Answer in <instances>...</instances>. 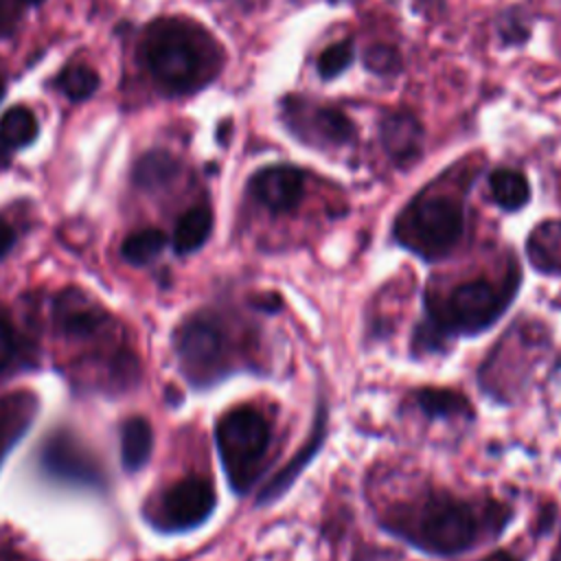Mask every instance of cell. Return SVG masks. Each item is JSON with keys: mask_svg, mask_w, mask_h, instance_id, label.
Here are the masks:
<instances>
[{"mask_svg": "<svg viewBox=\"0 0 561 561\" xmlns=\"http://www.w3.org/2000/svg\"><path fill=\"white\" fill-rule=\"evenodd\" d=\"M145 61L162 88L191 92L217 70V48L195 24L178 18L156 20L142 39Z\"/></svg>", "mask_w": 561, "mask_h": 561, "instance_id": "obj_1", "label": "cell"}, {"mask_svg": "<svg viewBox=\"0 0 561 561\" xmlns=\"http://www.w3.org/2000/svg\"><path fill=\"white\" fill-rule=\"evenodd\" d=\"M392 519V530L432 554L465 552L480 537L476 511L449 493H432L410 515Z\"/></svg>", "mask_w": 561, "mask_h": 561, "instance_id": "obj_2", "label": "cell"}, {"mask_svg": "<svg viewBox=\"0 0 561 561\" xmlns=\"http://www.w3.org/2000/svg\"><path fill=\"white\" fill-rule=\"evenodd\" d=\"M465 228L458 199L423 193L414 197L394 221V239L410 252L436 261L454 250Z\"/></svg>", "mask_w": 561, "mask_h": 561, "instance_id": "obj_3", "label": "cell"}, {"mask_svg": "<svg viewBox=\"0 0 561 561\" xmlns=\"http://www.w3.org/2000/svg\"><path fill=\"white\" fill-rule=\"evenodd\" d=\"M513 291L515 283L497 287L484 278H476L458 285L443 300L427 298V324L432 331L427 335V344L430 340L436 342L451 333L473 335L489 329L506 309Z\"/></svg>", "mask_w": 561, "mask_h": 561, "instance_id": "obj_4", "label": "cell"}, {"mask_svg": "<svg viewBox=\"0 0 561 561\" xmlns=\"http://www.w3.org/2000/svg\"><path fill=\"white\" fill-rule=\"evenodd\" d=\"M217 451L230 486L245 493L261 471L270 445V423L252 405L228 410L215 430Z\"/></svg>", "mask_w": 561, "mask_h": 561, "instance_id": "obj_5", "label": "cell"}, {"mask_svg": "<svg viewBox=\"0 0 561 561\" xmlns=\"http://www.w3.org/2000/svg\"><path fill=\"white\" fill-rule=\"evenodd\" d=\"M175 355L193 386H208L226 370V335L219 320L206 311L193 313L175 331Z\"/></svg>", "mask_w": 561, "mask_h": 561, "instance_id": "obj_6", "label": "cell"}, {"mask_svg": "<svg viewBox=\"0 0 561 561\" xmlns=\"http://www.w3.org/2000/svg\"><path fill=\"white\" fill-rule=\"evenodd\" d=\"M213 508V482L202 476H188L164 489L153 506L147 508V517L164 533H184L206 522Z\"/></svg>", "mask_w": 561, "mask_h": 561, "instance_id": "obj_7", "label": "cell"}, {"mask_svg": "<svg viewBox=\"0 0 561 561\" xmlns=\"http://www.w3.org/2000/svg\"><path fill=\"white\" fill-rule=\"evenodd\" d=\"M53 324L61 337L77 344H92L103 348L116 342V322L112 316L79 289H64L53 302Z\"/></svg>", "mask_w": 561, "mask_h": 561, "instance_id": "obj_8", "label": "cell"}, {"mask_svg": "<svg viewBox=\"0 0 561 561\" xmlns=\"http://www.w3.org/2000/svg\"><path fill=\"white\" fill-rule=\"evenodd\" d=\"M39 467L53 482L83 489H101L105 482L96 456L70 432H55L42 443Z\"/></svg>", "mask_w": 561, "mask_h": 561, "instance_id": "obj_9", "label": "cell"}, {"mask_svg": "<svg viewBox=\"0 0 561 561\" xmlns=\"http://www.w3.org/2000/svg\"><path fill=\"white\" fill-rule=\"evenodd\" d=\"M250 195L270 213L294 210L305 193V173L289 164H272L259 169L250 178Z\"/></svg>", "mask_w": 561, "mask_h": 561, "instance_id": "obj_10", "label": "cell"}, {"mask_svg": "<svg viewBox=\"0 0 561 561\" xmlns=\"http://www.w3.org/2000/svg\"><path fill=\"white\" fill-rule=\"evenodd\" d=\"M379 138L394 164L408 167L423 151V127L410 112H390L379 123Z\"/></svg>", "mask_w": 561, "mask_h": 561, "instance_id": "obj_11", "label": "cell"}, {"mask_svg": "<svg viewBox=\"0 0 561 561\" xmlns=\"http://www.w3.org/2000/svg\"><path fill=\"white\" fill-rule=\"evenodd\" d=\"M37 414V399L28 390L0 397V458L26 434Z\"/></svg>", "mask_w": 561, "mask_h": 561, "instance_id": "obj_12", "label": "cell"}, {"mask_svg": "<svg viewBox=\"0 0 561 561\" xmlns=\"http://www.w3.org/2000/svg\"><path fill=\"white\" fill-rule=\"evenodd\" d=\"M526 254L541 274H561V219H548L533 228L526 241Z\"/></svg>", "mask_w": 561, "mask_h": 561, "instance_id": "obj_13", "label": "cell"}, {"mask_svg": "<svg viewBox=\"0 0 561 561\" xmlns=\"http://www.w3.org/2000/svg\"><path fill=\"white\" fill-rule=\"evenodd\" d=\"M153 449V432L145 416H129L121 425V460L127 471H138L147 465Z\"/></svg>", "mask_w": 561, "mask_h": 561, "instance_id": "obj_14", "label": "cell"}, {"mask_svg": "<svg viewBox=\"0 0 561 561\" xmlns=\"http://www.w3.org/2000/svg\"><path fill=\"white\" fill-rule=\"evenodd\" d=\"M302 127H309V131L302 138H316L327 145H344L355 136L353 121L335 107H316L309 121L305 118Z\"/></svg>", "mask_w": 561, "mask_h": 561, "instance_id": "obj_15", "label": "cell"}, {"mask_svg": "<svg viewBox=\"0 0 561 561\" xmlns=\"http://www.w3.org/2000/svg\"><path fill=\"white\" fill-rule=\"evenodd\" d=\"M213 230V213L206 206H193L180 215L173 230V250L178 254H191L199 250Z\"/></svg>", "mask_w": 561, "mask_h": 561, "instance_id": "obj_16", "label": "cell"}, {"mask_svg": "<svg viewBox=\"0 0 561 561\" xmlns=\"http://www.w3.org/2000/svg\"><path fill=\"white\" fill-rule=\"evenodd\" d=\"M322 436H324V414H318V421L311 430V436L309 440H305L302 449L291 458V462H287V467L267 484V489L261 493V502H272L276 500L280 493H285L291 482L298 478V473L307 467V462L316 456L320 443H322Z\"/></svg>", "mask_w": 561, "mask_h": 561, "instance_id": "obj_17", "label": "cell"}, {"mask_svg": "<svg viewBox=\"0 0 561 561\" xmlns=\"http://www.w3.org/2000/svg\"><path fill=\"white\" fill-rule=\"evenodd\" d=\"M489 188L493 202L504 210H519L530 199V186L522 171L502 167L495 169L489 178Z\"/></svg>", "mask_w": 561, "mask_h": 561, "instance_id": "obj_18", "label": "cell"}, {"mask_svg": "<svg viewBox=\"0 0 561 561\" xmlns=\"http://www.w3.org/2000/svg\"><path fill=\"white\" fill-rule=\"evenodd\" d=\"M178 160L167 151H147L134 167V182L145 191L160 188L178 175Z\"/></svg>", "mask_w": 561, "mask_h": 561, "instance_id": "obj_19", "label": "cell"}, {"mask_svg": "<svg viewBox=\"0 0 561 561\" xmlns=\"http://www.w3.org/2000/svg\"><path fill=\"white\" fill-rule=\"evenodd\" d=\"M416 403L430 419H451V416H465L471 412V405L462 394L445 388L419 390Z\"/></svg>", "mask_w": 561, "mask_h": 561, "instance_id": "obj_20", "label": "cell"}, {"mask_svg": "<svg viewBox=\"0 0 561 561\" xmlns=\"http://www.w3.org/2000/svg\"><path fill=\"white\" fill-rule=\"evenodd\" d=\"M167 245V237L158 228H142L131 232L123 245H121V256L129 265H147L153 259L160 256V252Z\"/></svg>", "mask_w": 561, "mask_h": 561, "instance_id": "obj_21", "label": "cell"}, {"mask_svg": "<svg viewBox=\"0 0 561 561\" xmlns=\"http://www.w3.org/2000/svg\"><path fill=\"white\" fill-rule=\"evenodd\" d=\"M39 125L31 110L26 107H11L0 116V138L13 147H26L37 138Z\"/></svg>", "mask_w": 561, "mask_h": 561, "instance_id": "obj_22", "label": "cell"}, {"mask_svg": "<svg viewBox=\"0 0 561 561\" xmlns=\"http://www.w3.org/2000/svg\"><path fill=\"white\" fill-rule=\"evenodd\" d=\"M55 85L70 101H83L92 96L94 90L99 88V75L83 64H70L57 75Z\"/></svg>", "mask_w": 561, "mask_h": 561, "instance_id": "obj_23", "label": "cell"}, {"mask_svg": "<svg viewBox=\"0 0 561 561\" xmlns=\"http://www.w3.org/2000/svg\"><path fill=\"white\" fill-rule=\"evenodd\" d=\"M355 57V46L353 39H340L331 46H327L320 57H318V72L322 79H333L337 75H342Z\"/></svg>", "mask_w": 561, "mask_h": 561, "instance_id": "obj_24", "label": "cell"}, {"mask_svg": "<svg viewBox=\"0 0 561 561\" xmlns=\"http://www.w3.org/2000/svg\"><path fill=\"white\" fill-rule=\"evenodd\" d=\"M364 66L375 75H397L401 70V55L394 46L375 44L366 48Z\"/></svg>", "mask_w": 561, "mask_h": 561, "instance_id": "obj_25", "label": "cell"}, {"mask_svg": "<svg viewBox=\"0 0 561 561\" xmlns=\"http://www.w3.org/2000/svg\"><path fill=\"white\" fill-rule=\"evenodd\" d=\"M497 31H500V37L504 44H522L528 39L530 26H528L526 18L519 13V9H511L500 15Z\"/></svg>", "mask_w": 561, "mask_h": 561, "instance_id": "obj_26", "label": "cell"}, {"mask_svg": "<svg viewBox=\"0 0 561 561\" xmlns=\"http://www.w3.org/2000/svg\"><path fill=\"white\" fill-rule=\"evenodd\" d=\"M20 342L13 324L0 316V373H4L18 357Z\"/></svg>", "mask_w": 561, "mask_h": 561, "instance_id": "obj_27", "label": "cell"}, {"mask_svg": "<svg viewBox=\"0 0 561 561\" xmlns=\"http://www.w3.org/2000/svg\"><path fill=\"white\" fill-rule=\"evenodd\" d=\"M0 561H37L31 552H26L15 537L0 533Z\"/></svg>", "mask_w": 561, "mask_h": 561, "instance_id": "obj_28", "label": "cell"}, {"mask_svg": "<svg viewBox=\"0 0 561 561\" xmlns=\"http://www.w3.org/2000/svg\"><path fill=\"white\" fill-rule=\"evenodd\" d=\"M18 11L9 0H0V37H7L15 26Z\"/></svg>", "mask_w": 561, "mask_h": 561, "instance_id": "obj_29", "label": "cell"}, {"mask_svg": "<svg viewBox=\"0 0 561 561\" xmlns=\"http://www.w3.org/2000/svg\"><path fill=\"white\" fill-rule=\"evenodd\" d=\"M13 243H15V232H13V228L0 217V259L7 256V252L13 248Z\"/></svg>", "mask_w": 561, "mask_h": 561, "instance_id": "obj_30", "label": "cell"}, {"mask_svg": "<svg viewBox=\"0 0 561 561\" xmlns=\"http://www.w3.org/2000/svg\"><path fill=\"white\" fill-rule=\"evenodd\" d=\"M484 561H517L513 554H508L506 550H497L493 554H489Z\"/></svg>", "mask_w": 561, "mask_h": 561, "instance_id": "obj_31", "label": "cell"}, {"mask_svg": "<svg viewBox=\"0 0 561 561\" xmlns=\"http://www.w3.org/2000/svg\"><path fill=\"white\" fill-rule=\"evenodd\" d=\"M9 151H11V147L0 138V162H7V158H9Z\"/></svg>", "mask_w": 561, "mask_h": 561, "instance_id": "obj_32", "label": "cell"}, {"mask_svg": "<svg viewBox=\"0 0 561 561\" xmlns=\"http://www.w3.org/2000/svg\"><path fill=\"white\" fill-rule=\"evenodd\" d=\"M550 561H561V543H559V548L554 550V554H552V559Z\"/></svg>", "mask_w": 561, "mask_h": 561, "instance_id": "obj_33", "label": "cell"}, {"mask_svg": "<svg viewBox=\"0 0 561 561\" xmlns=\"http://www.w3.org/2000/svg\"><path fill=\"white\" fill-rule=\"evenodd\" d=\"M20 2H24V4H42L44 0H20Z\"/></svg>", "mask_w": 561, "mask_h": 561, "instance_id": "obj_34", "label": "cell"}, {"mask_svg": "<svg viewBox=\"0 0 561 561\" xmlns=\"http://www.w3.org/2000/svg\"><path fill=\"white\" fill-rule=\"evenodd\" d=\"M2 99H4V81L0 79V101H2Z\"/></svg>", "mask_w": 561, "mask_h": 561, "instance_id": "obj_35", "label": "cell"}, {"mask_svg": "<svg viewBox=\"0 0 561 561\" xmlns=\"http://www.w3.org/2000/svg\"><path fill=\"white\" fill-rule=\"evenodd\" d=\"M331 2H337V0H331Z\"/></svg>", "mask_w": 561, "mask_h": 561, "instance_id": "obj_36", "label": "cell"}, {"mask_svg": "<svg viewBox=\"0 0 561 561\" xmlns=\"http://www.w3.org/2000/svg\"><path fill=\"white\" fill-rule=\"evenodd\" d=\"M0 462H2V458H0Z\"/></svg>", "mask_w": 561, "mask_h": 561, "instance_id": "obj_37", "label": "cell"}]
</instances>
